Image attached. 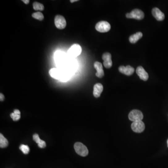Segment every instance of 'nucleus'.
<instances>
[{"label": "nucleus", "instance_id": "2eb2a0df", "mask_svg": "<svg viewBox=\"0 0 168 168\" xmlns=\"http://www.w3.org/2000/svg\"><path fill=\"white\" fill-rule=\"evenodd\" d=\"M142 36V33L138 32H137L136 33L131 36L129 37V40L131 43L135 44L140 39H141Z\"/></svg>", "mask_w": 168, "mask_h": 168}, {"label": "nucleus", "instance_id": "f03ea898", "mask_svg": "<svg viewBox=\"0 0 168 168\" xmlns=\"http://www.w3.org/2000/svg\"><path fill=\"white\" fill-rule=\"evenodd\" d=\"M76 152L79 156L86 157L88 154L87 147L81 142H76L74 145Z\"/></svg>", "mask_w": 168, "mask_h": 168}, {"label": "nucleus", "instance_id": "5701e85b", "mask_svg": "<svg viewBox=\"0 0 168 168\" xmlns=\"http://www.w3.org/2000/svg\"><path fill=\"white\" fill-rule=\"evenodd\" d=\"M4 95H3V94H2V93H1V94H0V100H1V101H2L4 100Z\"/></svg>", "mask_w": 168, "mask_h": 168}, {"label": "nucleus", "instance_id": "9d476101", "mask_svg": "<svg viewBox=\"0 0 168 168\" xmlns=\"http://www.w3.org/2000/svg\"><path fill=\"white\" fill-rule=\"evenodd\" d=\"M119 71L121 74H124L126 75L130 76L133 74L135 72V69L130 65H127L126 67L122 65L119 68Z\"/></svg>", "mask_w": 168, "mask_h": 168}, {"label": "nucleus", "instance_id": "f8f14e48", "mask_svg": "<svg viewBox=\"0 0 168 168\" xmlns=\"http://www.w3.org/2000/svg\"><path fill=\"white\" fill-rule=\"evenodd\" d=\"M94 67L97 71L96 76L99 78L103 77L104 75V73L102 64L100 62L96 61L94 64Z\"/></svg>", "mask_w": 168, "mask_h": 168}, {"label": "nucleus", "instance_id": "4be33fe9", "mask_svg": "<svg viewBox=\"0 0 168 168\" xmlns=\"http://www.w3.org/2000/svg\"><path fill=\"white\" fill-rule=\"evenodd\" d=\"M38 146L40 148H44L46 146V143L44 141L41 140V141L38 143Z\"/></svg>", "mask_w": 168, "mask_h": 168}, {"label": "nucleus", "instance_id": "b1692460", "mask_svg": "<svg viewBox=\"0 0 168 168\" xmlns=\"http://www.w3.org/2000/svg\"><path fill=\"white\" fill-rule=\"evenodd\" d=\"M22 1L25 4H29V2H30V1H29V0H23Z\"/></svg>", "mask_w": 168, "mask_h": 168}, {"label": "nucleus", "instance_id": "a878e982", "mask_svg": "<svg viewBox=\"0 0 168 168\" xmlns=\"http://www.w3.org/2000/svg\"><path fill=\"white\" fill-rule=\"evenodd\" d=\"M167 144H168V140H167Z\"/></svg>", "mask_w": 168, "mask_h": 168}, {"label": "nucleus", "instance_id": "f3484780", "mask_svg": "<svg viewBox=\"0 0 168 168\" xmlns=\"http://www.w3.org/2000/svg\"><path fill=\"white\" fill-rule=\"evenodd\" d=\"M10 117L14 121H17L21 118V113L18 110H15L13 113L10 114Z\"/></svg>", "mask_w": 168, "mask_h": 168}, {"label": "nucleus", "instance_id": "dca6fc26", "mask_svg": "<svg viewBox=\"0 0 168 168\" xmlns=\"http://www.w3.org/2000/svg\"><path fill=\"white\" fill-rule=\"evenodd\" d=\"M8 141L6 138L2 134H0V147L1 148H4L8 145Z\"/></svg>", "mask_w": 168, "mask_h": 168}, {"label": "nucleus", "instance_id": "412c9836", "mask_svg": "<svg viewBox=\"0 0 168 168\" xmlns=\"http://www.w3.org/2000/svg\"><path fill=\"white\" fill-rule=\"evenodd\" d=\"M33 140L36 143H37V144H38V143L41 141V140H42L40 139L39 136L36 134H34V135H33Z\"/></svg>", "mask_w": 168, "mask_h": 168}, {"label": "nucleus", "instance_id": "7ed1b4c3", "mask_svg": "<svg viewBox=\"0 0 168 168\" xmlns=\"http://www.w3.org/2000/svg\"><path fill=\"white\" fill-rule=\"evenodd\" d=\"M82 52V48L78 44H74L71 46L67 52V55L71 58H74L79 56Z\"/></svg>", "mask_w": 168, "mask_h": 168}, {"label": "nucleus", "instance_id": "f257e3e1", "mask_svg": "<svg viewBox=\"0 0 168 168\" xmlns=\"http://www.w3.org/2000/svg\"><path fill=\"white\" fill-rule=\"evenodd\" d=\"M50 76L55 79L61 81H67L70 78L71 74L59 68H52L49 71Z\"/></svg>", "mask_w": 168, "mask_h": 168}, {"label": "nucleus", "instance_id": "20e7f679", "mask_svg": "<svg viewBox=\"0 0 168 168\" xmlns=\"http://www.w3.org/2000/svg\"><path fill=\"white\" fill-rule=\"evenodd\" d=\"M95 29L99 32H107L110 31L111 25L106 21H101L97 23Z\"/></svg>", "mask_w": 168, "mask_h": 168}, {"label": "nucleus", "instance_id": "423d86ee", "mask_svg": "<svg viewBox=\"0 0 168 168\" xmlns=\"http://www.w3.org/2000/svg\"><path fill=\"white\" fill-rule=\"evenodd\" d=\"M126 17L128 18H134L137 20H141L144 17V14L141 10L135 9L129 13L127 14Z\"/></svg>", "mask_w": 168, "mask_h": 168}, {"label": "nucleus", "instance_id": "0eeeda50", "mask_svg": "<svg viewBox=\"0 0 168 168\" xmlns=\"http://www.w3.org/2000/svg\"><path fill=\"white\" fill-rule=\"evenodd\" d=\"M128 118L130 120L135 122L142 120L143 116L141 112L139 110H133L129 113Z\"/></svg>", "mask_w": 168, "mask_h": 168}, {"label": "nucleus", "instance_id": "a211bd4d", "mask_svg": "<svg viewBox=\"0 0 168 168\" xmlns=\"http://www.w3.org/2000/svg\"><path fill=\"white\" fill-rule=\"evenodd\" d=\"M33 8L35 10L43 11L44 10V6L38 2H34L33 3Z\"/></svg>", "mask_w": 168, "mask_h": 168}, {"label": "nucleus", "instance_id": "ddd939ff", "mask_svg": "<svg viewBox=\"0 0 168 168\" xmlns=\"http://www.w3.org/2000/svg\"><path fill=\"white\" fill-rule=\"evenodd\" d=\"M152 13L154 17L158 21H163L164 19V18H165V15H164V14L158 8H154L152 10Z\"/></svg>", "mask_w": 168, "mask_h": 168}, {"label": "nucleus", "instance_id": "aec40b11", "mask_svg": "<svg viewBox=\"0 0 168 168\" xmlns=\"http://www.w3.org/2000/svg\"><path fill=\"white\" fill-rule=\"evenodd\" d=\"M20 149L24 154H28L30 152V148L29 146L24 144H22L20 146Z\"/></svg>", "mask_w": 168, "mask_h": 168}, {"label": "nucleus", "instance_id": "9b49d317", "mask_svg": "<svg viewBox=\"0 0 168 168\" xmlns=\"http://www.w3.org/2000/svg\"><path fill=\"white\" fill-rule=\"evenodd\" d=\"M137 74L139 76L140 78L144 81H146L149 78V74L144 70L142 66H138L136 70Z\"/></svg>", "mask_w": 168, "mask_h": 168}, {"label": "nucleus", "instance_id": "393cba45", "mask_svg": "<svg viewBox=\"0 0 168 168\" xmlns=\"http://www.w3.org/2000/svg\"><path fill=\"white\" fill-rule=\"evenodd\" d=\"M77 1H78V0H71V1H70V2H71V3H73V2H75Z\"/></svg>", "mask_w": 168, "mask_h": 168}, {"label": "nucleus", "instance_id": "1a4fd4ad", "mask_svg": "<svg viewBox=\"0 0 168 168\" xmlns=\"http://www.w3.org/2000/svg\"><path fill=\"white\" fill-rule=\"evenodd\" d=\"M102 59L104 60V66L106 68H110L112 67V59H111V55L109 53L106 52L103 54L102 55Z\"/></svg>", "mask_w": 168, "mask_h": 168}, {"label": "nucleus", "instance_id": "39448f33", "mask_svg": "<svg viewBox=\"0 0 168 168\" xmlns=\"http://www.w3.org/2000/svg\"><path fill=\"white\" fill-rule=\"evenodd\" d=\"M54 22L55 26L57 29L62 30L66 27V20L65 17L62 15H56L55 17Z\"/></svg>", "mask_w": 168, "mask_h": 168}, {"label": "nucleus", "instance_id": "6e6552de", "mask_svg": "<svg viewBox=\"0 0 168 168\" xmlns=\"http://www.w3.org/2000/svg\"><path fill=\"white\" fill-rule=\"evenodd\" d=\"M131 128L133 131L136 133H141L143 132L145 129V125L141 120L135 121L132 123Z\"/></svg>", "mask_w": 168, "mask_h": 168}, {"label": "nucleus", "instance_id": "6ab92c4d", "mask_svg": "<svg viewBox=\"0 0 168 168\" xmlns=\"http://www.w3.org/2000/svg\"><path fill=\"white\" fill-rule=\"evenodd\" d=\"M32 16L35 19H37V20H39V21H42L44 19V16L43 14L40 12H36L34 13L32 15Z\"/></svg>", "mask_w": 168, "mask_h": 168}, {"label": "nucleus", "instance_id": "4468645a", "mask_svg": "<svg viewBox=\"0 0 168 168\" xmlns=\"http://www.w3.org/2000/svg\"><path fill=\"white\" fill-rule=\"evenodd\" d=\"M103 90V86L102 84L100 83H97L94 86V96L96 98H98L100 97V94L102 93Z\"/></svg>", "mask_w": 168, "mask_h": 168}]
</instances>
